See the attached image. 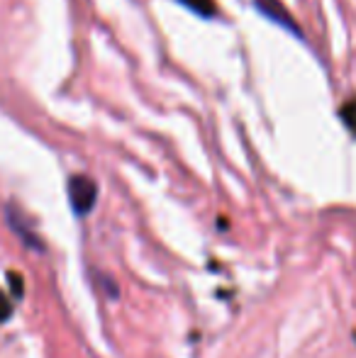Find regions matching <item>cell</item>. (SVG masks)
<instances>
[{"instance_id":"cell-1","label":"cell","mask_w":356,"mask_h":358,"mask_svg":"<svg viewBox=\"0 0 356 358\" xmlns=\"http://www.w3.org/2000/svg\"><path fill=\"white\" fill-rule=\"evenodd\" d=\"M98 198V185L88 178V176H73L69 180V200L76 215H88Z\"/></svg>"},{"instance_id":"cell-2","label":"cell","mask_w":356,"mask_h":358,"mask_svg":"<svg viewBox=\"0 0 356 358\" xmlns=\"http://www.w3.org/2000/svg\"><path fill=\"white\" fill-rule=\"evenodd\" d=\"M257 10L262 15H266L269 20H273L278 27L288 29V32L295 34V37H303V34H300L298 22L290 17V13L283 8V5H280V0H257Z\"/></svg>"},{"instance_id":"cell-3","label":"cell","mask_w":356,"mask_h":358,"mask_svg":"<svg viewBox=\"0 0 356 358\" xmlns=\"http://www.w3.org/2000/svg\"><path fill=\"white\" fill-rule=\"evenodd\" d=\"M183 5H188L190 10H195L198 15H203V17H210V15L215 13V5L213 0H180Z\"/></svg>"}]
</instances>
